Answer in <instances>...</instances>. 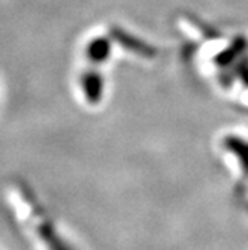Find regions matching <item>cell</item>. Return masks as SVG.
I'll list each match as a JSON object with an SVG mask.
<instances>
[{
  "label": "cell",
  "instance_id": "cell-1",
  "mask_svg": "<svg viewBox=\"0 0 248 250\" xmlns=\"http://www.w3.org/2000/svg\"><path fill=\"white\" fill-rule=\"evenodd\" d=\"M21 196L24 198V201L29 206L33 231L36 237L39 238V241L45 246V249L47 250H74V247L60 234V231L56 226V222L51 219L48 211H45V208L38 201V198L30 195V192L27 190L21 192Z\"/></svg>",
  "mask_w": 248,
  "mask_h": 250
},
{
  "label": "cell",
  "instance_id": "cell-2",
  "mask_svg": "<svg viewBox=\"0 0 248 250\" xmlns=\"http://www.w3.org/2000/svg\"><path fill=\"white\" fill-rule=\"evenodd\" d=\"M79 88L84 99L90 105H97L102 102L105 95V80L99 71H85L79 78Z\"/></svg>",
  "mask_w": 248,
  "mask_h": 250
},
{
  "label": "cell",
  "instance_id": "cell-3",
  "mask_svg": "<svg viewBox=\"0 0 248 250\" xmlns=\"http://www.w3.org/2000/svg\"><path fill=\"white\" fill-rule=\"evenodd\" d=\"M87 53H88L90 60H92L93 63H102L109 57V53H111L109 43L105 42V41L96 39V41H93L92 43H90Z\"/></svg>",
  "mask_w": 248,
  "mask_h": 250
}]
</instances>
